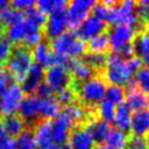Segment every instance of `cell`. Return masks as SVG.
<instances>
[{
  "mask_svg": "<svg viewBox=\"0 0 149 149\" xmlns=\"http://www.w3.org/2000/svg\"><path fill=\"white\" fill-rule=\"evenodd\" d=\"M135 74V71L130 68L127 59L122 58L118 54H111L106 56L104 64L105 79L112 85H127Z\"/></svg>",
  "mask_w": 149,
  "mask_h": 149,
  "instance_id": "1",
  "label": "cell"
},
{
  "mask_svg": "<svg viewBox=\"0 0 149 149\" xmlns=\"http://www.w3.org/2000/svg\"><path fill=\"white\" fill-rule=\"evenodd\" d=\"M52 51L70 58H78L86 51L85 41L79 37L77 31L66 30L51 41Z\"/></svg>",
  "mask_w": 149,
  "mask_h": 149,
  "instance_id": "2",
  "label": "cell"
},
{
  "mask_svg": "<svg viewBox=\"0 0 149 149\" xmlns=\"http://www.w3.org/2000/svg\"><path fill=\"white\" fill-rule=\"evenodd\" d=\"M33 56L29 48L19 45L13 49L12 55L6 62V69L14 80H22L33 64Z\"/></svg>",
  "mask_w": 149,
  "mask_h": 149,
  "instance_id": "3",
  "label": "cell"
},
{
  "mask_svg": "<svg viewBox=\"0 0 149 149\" xmlns=\"http://www.w3.org/2000/svg\"><path fill=\"white\" fill-rule=\"evenodd\" d=\"M106 81L99 76H93L90 79L81 81L78 85L77 93L79 99L86 105H98L105 99Z\"/></svg>",
  "mask_w": 149,
  "mask_h": 149,
  "instance_id": "4",
  "label": "cell"
},
{
  "mask_svg": "<svg viewBox=\"0 0 149 149\" xmlns=\"http://www.w3.org/2000/svg\"><path fill=\"white\" fill-rule=\"evenodd\" d=\"M109 21L114 24H126L134 27L139 23V15L136 13V3L132 0L114 2L111 9Z\"/></svg>",
  "mask_w": 149,
  "mask_h": 149,
  "instance_id": "5",
  "label": "cell"
},
{
  "mask_svg": "<svg viewBox=\"0 0 149 149\" xmlns=\"http://www.w3.org/2000/svg\"><path fill=\"white\" fill-rule=\"evenodd\" d=\"M108 44L114 54H119L125 47L133 44L135 40V28L126 24H114L108 34Z\"/></svg>",
  "mask_w": 149,
  "mask_h": 149,
  "instance_id": "6",
  "label": "cell"
},
{
  "mask_svg": "<svg viewBox=\"0 0 149 149\" xmlns=\"http://www.w3.org/2000/svg\"><path fill=\"white\" fill-rule=\"evenodd\" d=\"M71 81V72L63 66L51 65L44 71V83H47L54 92H59L61 90L70 87Z\"/></svg>",
  "mask_w": 149,
  "mask_h": 149,
  "instance_id": "7",
  "label": "cell"
},
{
  "mask_svg": "<svg viewBox=\"0 0 149 149\" xmlns=\"http://www.w3.org/2000/svg\"><path fill=\"white\" fill-rule=\"evenodd\" d=\"M24 98V92L19 84L10 85L3 93L0 94V113L5 115L16 114L21 101Z\"/></svg>",
  "mask_w": 149,
  "mask_h": 149,
  "instance_id": "8",
  "label": "cell"
},
{
  "mask_svg": "<svg viewBox=\"0 0 149 149\" xmlns=\"http://www.w3.org/2000/svg\"><path fill=\"white\" fill-rule=\"evenodd\" d=\"M94 2L92 0H72L65 8L68 23L72 28H77L92 10Z\"/></svg>",
  "mask_w": 149,
  "mask_h": 149,
  "instance_id": "9",
  "label": "cell"
},
{
  "mask_svg": "<svg viewBox=\"0 0 149 149\" xmlns=\"http://www.w3.org/2000/svg\"><path fill=\"white\" fill-rule=\"evenodd\" d=\"M68 19L65 9L56 10L47 16L44 23V34L47 37L54 40L68 30Z\"/></svg>",
  "mask_w": 149,
  "mask_h": 149,
  "instance_id": "10",
  "label": "cell"
},
{
  "mask_svg": "<svg viewBox=\"0 0 149 149\" xmlns=\"http://www.w3.org/2000/svg\"><path fill=\"white\" fill-rule=\"evenodd\" d=\"M44 68L37 63H33L30 69L28 70L24 78L21 80V88L24 93L34 94L36 93L40 84L44 80Z\"/></svg>",
  "mask_w": 149,
  "mask_h": 149,
  "instance_id": "11",
  "label": "cell"
},
{
  "mask_svg": "<svg viewBox=\"0 0 149 149\" xmlns=\"http://www.w3.org/2000/svg\"><path fill=\"white\" fill-rule=\"evenodd\" d=\"M127 87L128 91L125 95V104L134 112L147 109L149 107V97L136 87L135 81L133 79L127 84Z\"/></svg>",
  "mask_w": 149,
  "mask_h": 149,
  "instance_id": "12",
  "label": "cell"
},
{
  "mask_svg": "<svg viewBox=\"0 0 149 149\" xmlns=\"http://www.w3.org/2000/svg\"><path fill=\"white\" fill-rule=\"evenodd\" d=\"M106 28V22L98 19L94 15H88L78 27L77 34L81 40H91L92 37L102 34Z\"/></svg>",
  "mask_w": 149,
  "mask_h": 149,
  "instance_id": "13",
  "label": "cell"
},
{
  "mask_svg": "<svg viewBox=\"0 0 149 149\" xmlns=\"http://www.w3.org/2000/svg\"><path fill=\"white\" fill-rule=\"evenodd\" d=\"M50 123H51L52 143L54 144H65L73 125L61 113L55 119L50 120Z\"/></svg>",
  "mask_w": 149,
  "mask_h": 149,
  "instance_id": "14",
  "label": "cell"
},
{
  "mask_svg": "<svg viewBox=\"0 0 149 149\" xmlns=\"http://www.w3.org/2000/svg\"><path fill=\"white\" fill-rule=\"evenodd\" d=\"M70 149H94L95 141L86 127L74 128L69 135Z\"/></svg>",
  "mask_w": 149,
  "mask_h": 149,
  "instance_id": "15",
  "label": "cell"
},
{
  "mask_svg": "<svg viewBox=\"0 0 149 149\" xmlns=\"http://www.w3.org/2000/svg\"><path fill=\"white\" fill-rule=\"evenodd\" d=\"M35 29H40V28L33 26L30 22H28V21L23 17L21 21L16 22V23H14V24L8 26V28H7V30H6V33H7V36H6V37H7L12 43H13V42H16V43L22 42V43H23L26 36H27L31 30H35Z\"/></svg>",
  "mask_w": 149,
  "mask_h": 149,
  "instance_id": "16",
  "label": "cell"
},
{
  "mask_svg": "<svg viewBox=\"0 0 149 149\" xmlns=\"http://www.w3.org/2000/svg\"><path fill=\"white\" fill-rule=\"evenodd\" d=\"M34 137L37 147L49 149L52 143V136H51V123L50 120H42L40 121L35 128H34Z\"/></svg>",
  "mask_w": 149,
  "mask_h": 149,
  "instance_id": "17",
  "label": "cell"
},
{
  "mask_svg": "<svg viewBox=\"0 0 149 149\" xmlns=\"http://www.w3.org/2000/svg\"><path fill=\"white\" fill-rule=\"evenodd\" d=\"M129 129L135 136H146L149 134V109L133 112Z\"/></svg>",
  "mask_w": 149,
  "mask_h": 149,
  "instance_id": "18",
  "label": "cell"
},
{
  "mask_svg": "<svg viewBox=\"0 0 149 149\" xmlns=\"http://www.w3.org/2000/svg\"><path fill=\"white\" fill-rule=\"evenodd\" d=\"M38 101L40 98L35 94H28L24 97L17 111L20 116L23 120H34L38 118Z\"/></svg>",
  "mask_w": 149,
  "mask_h": 149,
  "instance_id": "19",
  "label": "cell"
},
{
  "mask_svg": "<svg viewBox=\"0 0 149 149\" xmlns=\"http://www.w3.org/2000/svg\"><path fill=\"white\" fill-rule=\"evenodd\" d=\"M61 113V105L56 98H44L38 101V116L43 120H52Z\"/></svg>",
  "mask_w": 149,
  "mask_h": 149,
  "instance_id": "20",
  "label": "cell"
},
{
  "mask_svg": "<svg viewBox=\"0 0 149 149\" xmlns=\"http://www.w3.org/2000/svg\"><path fill=\"white\" fill-rule=\"evenodd\" d=\"M132 116H133V111L125 102H122V104L116 106L115 113H114V118H113L112 122H114L115 128L127 132L129 129V127H130Z\"/></svg>",
  "mask_w": 149,
  "mask_h": 149,
  "instance_id": "21",
  "label": "cell"
},
{
  "mask_svg": "<svg viewBox=\"0 0 149 149\" xmlns=\"http://www.w3.org/2000/svg\"><path fill=\"white\" fill-rule=\"evenodd\" d=\"M1 126L5 130V133L9 136H17L20 133L24 130L26 123L24 120L17 115V114H12V115H5Z\"/></svg>",
  "mask_w": 149,
  "mask_h": 149,
  "instance_id": "22",
  "label": "cell"
},
{
  "mask_svg": "<svg viewBox=\"0 0 149 149\" xmlns=\"http://www.w3.org/2000/svg\"><path fill=\"white\" fill-rule=\"evenodd\" d=\"M31 56H33V59H35V63L40 64L43 68L51 65L52 51L45 41H41L38 44L33 47Z\"/></svg>",
  "mask_w": 149,
  "mask_h": 149,
  "instance_id": "23",
  "label": "cell"
},
{
  "mask_svg": "<svg viewBox=\"0 0 149 149\" xmlns=\"http://www.w3.org/2000/svg\"><path fill=\"white\" fill-rule=\"evenodd\" d=\"M86 128L88 129V132L91 133V135L93 136L95 142H105L106 137L111 130V126L109 123L100 120V119H93L90 120L86 125Z\"/></svg>",
  "mask_w": 149,
  "mask_h": 149,
  "instance_id": "24",
  "label": "cell"
},
{
  "mask_svg": "<svg viewBox=\"0 0 149 149\" xmlns=\"http://www.w3.org/2000/svg\"><path fill=\"white\" fill-rule=\"evenodd\" d=\"M61 114H63L73 126L84 121L88 114V112L79 104L77 102H72L70 105H66L62 111Z\"/></svg>",
  "mask_w": 149,
  "mask_h": 149,
  "instance_id": "25",
  "label": "cell"
},
{
  "mask_svg": "<svg viewBox=\"0 0 149 149\" xmlns=\"http://www.w3.org/2000/svg\"><path fill=\"white\" fill-rule=\"evenodd\" d=\"M105 143L114 149H126L129 143V136L125 130L118 128H111Z\"/></svg>",
  "mask_w": 149,
  "mask_h": 149,
  "instance_id": "26",
  "label": "cell"
},
{
  "mask_svg": "<svg viewBox=\"0 0 149 149\" xmlns=\"http://www.w3.org/2000/svg\"><path fill=\"white\" fill-rule=\"evenodd\" d=\"M133 47L137 57H140L142 63H144V66L149 68V36L144 33L139 34L135 36Z\"/></svg>",
  "mask_w": 149,
  "mask_h": 149,
  "instance_id": "27",
  "label": "cell"
},
{
  "mask_svg": "<svg viewBox=\"0 0 149 149\" xmlns=\"http://www.w3.org/2000/svg\"><path fill=\"white\" fill-rule=\"evenodd\" d=\"M70 72L72 73L71 76H73L77 80H79L81 83V81H85V80L90 79L91 77H93L94 70L91 66H88L84 61H79L78 58H76L70 69Z\"/></svg>",
  "mask_w": 149,
  "mask_h": 149,
  "instance_id": "28",
  "label": "cell"
},
{
  "mask_svg": "<svg viewBox=\"0 0 149 149\" xmlns=\"http://www.w3.org/2000/svg\"><path fill=\"white\" fill-rule=\"evenodd\" d=\"M125 95H126V92H125V88L122 86H120V85H112V84L106 86L105 99L111 101V102H113L115 106L123 102Z\"/></svg>",
  "mask_w": 149,
  "mask_h": 149,
  "instance_id": "29",
  "label": "cell"
},
{
  "mask_svg": "<svg viewBox=\"0 0 149 149\" xmlns=\"http://www.w3.org/2000/svg\"><path fill=\"white\" fill-rule=\"evenodd\" d=\"M35 7L47 15L59 9H65L66 2L64 0H38L35 3Z\"/></svg>",
  "mask_w": 149,
  "mask_h": 149,
  "instance_id": "30",
  "label": "cell"
},
{
  "mask_svg": "<svg viewBox=\"0 0 149 149\" xmlns=\"http://www.w3.org/2000/svg\"><path fill=\"white\" fill-rule=\"evenodd\" d=\"M115 108L116 106L106 100V99H102L99 104H98V107H97V112H98V115L100 118V120L109 123L113 121V118H114V113H115Z\"/></svg>",
  "mask_w": 149,
  "mask_h": 149,
  "instance_id": "31",
  "label": "cell"
},
{
  "mask_svg": "<svg viewBox=\"0 0 149 149\" xmlns=\"http://www.w3.org/2000/svg\"><path fill=\"white\" fill-rule=\"evenodd\" d=\"M36 142L31 130L24 129L15 139V149H35Z\"/></svg>",
  "mask_w": 149,
  "mask_h": 149,
  "instance_id": "32",
  "label": "cell"
},
{
  "mask_svg": "<svg viewBox=\"0 0 149 149\" xmlns=\"http://www.w3.org/2000/svg\"><path fill=\"white\" fill-rule=\"evenodd\" d=\"M108 48H109L108 37H107V34H105V33L99 34V35L92 37L91 40H88V49H90V52L104 54Z\"/></svg>",
  "mask_w": 149,
  "mask_h": 149,
  "instance_id": "33",
  "label": "cell"
},
{
  "mask_svg": "<svg viewBox=\"0 0 149 149\" xmlns=\"http://www.w3.org/2000/svg\"><path fill=\"white\" fill-rule=\"evenodd\" d=\"M134 76L136 87L149 97V68L141 66Z\"/></svg>",
  "mask_w": 149,
  "mask_h": 149,
  "instance_id": "34",
  "label": "cell"
},
{
  "mask_svg": "<svg viewBox=\"0 0 149 149\" xmlns=\"http://www.w3.org/2000/svg\"><path fill=\"white\" fill-rule=\"evenodd\" d=\"M22 19H23V13L15 9L13 6H9L0 12V21L7 26L14 24V23L21 21Z\"/></svg>",
  "mask_w": 149,
  "mask_h": 149,
  "instance_id": "35",
  "label": "cell"
},
{
  "mask_svg": "<svg viewBox=\"0 0 149 149\" xmlns=\"http://www.w3.org/2000/svg\"><path fill=\"white\" fill-rule=\"evenodd\" d=\"M114 5L113 1H101V2H97L93 5L92 7V12L94 16H97L98 19L102 20L104 22L109 21L111 17V9L112 6Z\"/></svg>",
  "mask_w": 149,
  "mask_h": 149,
  "instance_id": "36",
  "label": "cell"
},
{
  "mask_svg": "<svg viewBox=\"0 0 149 149\" xmlns=\"http://www.w3.org/2000/svg\"><path fill=\"white\" fill-rule=\"evenodd\" d=\"M24 19H26L28 22H30L33 26H35V27H37V28L41 29V27L44 26V23H45L47 15H45L43 12H41L38 8L34 7V8H31L30 10L27 12V15H26Z\"/></svg>",
  "mask_w": 149,
  "mask_h": 149,
  "instance_id": "37",
  "label": "cell"
},
{
  "mask_svg": "<svg viewBox=\"0 0 149 149\" xmlns=\"http://www.w3.org/2000/svg\"><path fill=\"white\" fill-rule=\"evenodd\" d=\"M105 59H106V56H105L104 54L87 52V54L84 56V62H85L88 66H91L93 70L104 66V64H105Z\"/></svg>",
  "mask_w": 149,
  "mask_h": 149,
  "instance_id": "38",
  "label": "cell"
},
{
  "mask_svg": "<svg viewBox=\"0 0 149 149\" xmlns=\"http://www.w3.org/2000/svg\"><path fill=\"white\" fill-rule=\"evenodd\" d=\"M13 43L5 36H0V64L6 63L13 52Z\"/></svg>",
  "mask_w": 149,
  "mask_h": 149,
  "instance_id": "39",
  "label": "cell"
},
{
  "mask_svg": "<svg viewBox=\"0 0 149 149\" xmlns=\"http://www.w3.org/2000/svg\"><path fill=\"white\" fill-rule=\"evenodd\" d=\"M74 98H76V92L73 91L72 87H66L64 90H61L59 92H57V101L63 105H70L72 102H74Z\"/></svg>",
  "mask_w": 149,
  "mask_h": 149,
  "instance_id": "40",
  "label": "cell"
},
{
  "mask_svg": "<svg viewBox=\"0 0 149 149\" xmlns=\"http://www.w3.org/2000/svg\"><path fill=\"white\" fill-rule=\"evenodd\" d=\"M13 84H14V79L8 72V70L5 66L0 65V94L3 93Z\"/></svg>",
  "mask_w": 149,
  "mask_h": 149,
  "instance_id": "41",
  "label": "cell"
},
{
  "mask_svg": "<svg viewBox=\"0 0 149 149\" xmlns=\"http://www.w3.org/2000/svg\"><path fill=\"white\" fill-rule=\"evenodd\" d=\"M0 149H15V139L7 135L0 122Z\"/></svg>",
  "mask_w": 149,
  "mask_h": 149,
  "instance_id": "42",
  "label": "cell"
},
{
  "mask_svg": "<svg viewBox=\"0 0 149 149\" xmlns=\"http://www.w3.org/2000/svg\"><path fill=\"white\" fill-rule=\"evenodd\" d=\"M128 146L129 149H148L149 148V140L146 136H133L129 139Z\"/></svg>",
  "mask_w": 149,
  "mask_h": 149,
  "instance_id": "43",
  "label": "cell"
},
{
  "mask_svg": "<svg viewBox=\"0 0 149 149\" xmlns=\"http://www.w3.org/2000/svg\"><path fill=\"white\" fill-rule=\"evenodd\" d=\"M10 5H13V7L20 12H28L31 8L35 7V1L33 0H14Z\"/></svg>",
  "mask_w": 149,
  "mask_h": 149,
  "instance_id": "44",
  "label": "cell"
},
{
  "mask_svg": "<svg viewBox=\"0 0 149 149\" xmlns=\"http://www.w3.org/2000/svg\"><path fill=\"white\" fill-rule=\"evenodd\" d=\"M136 13L143 19H149V0H142L136 5Z\"/></svg>",
  "mask_w": 149,
  "mask_h": 149,
  "instance_id": "45",
  "label": "cell"
},
{
  "mask_svg": "<svg viewBox=\"0 0 149 149\" xmlns=\"http://www.w3.org/2000/svg\"><path fill=\"white\" fill-rule=\"evenodd\" d=\"M36 93H37V97H38V98L44 99V98H51L54 91H52V90L49 87V85H48L47 83H44V80H43V81L40 84V86H38L37 91H36Z\"/></svg>",
  "mask_w": 149,
  "mask_h": 149,
  "instance_id": "46",
  "label": "cell"
},
{
  "mask_svg": "<svg viewBox=\"0 0 149 149\" xmlns=\"http://www.w3.org/2000/svg\"><path fill=\"white\" fill-rule=\"evenodd\" d=\"M9 6H10V2L8 0H0V12L3 10L5 8L9 7Z\"/></svg>",
  "mask_w": 149,
  "mask_h": 149,
  "instance_id": "47",
  "label": "cell"
},
{
  "mask_svg": "<svg viewBox=\"0 0 149 149\" xmlns=\"http://www.w3.org/2000/svg\"><path fill=\"white\" fill-rule=\"evenodd\" d=\"M49 149H70L68 144H54Z\"/></svg>",
  "mask_w": 149,
  "mask_h": 149,
  "instance_id": "48",
  "label": "cell"
},
{
  "mask_svg": "<svg viewBox=\"0 0 149 149\" xmlns=\"http://www.w3.org/2000/svg\"><path fill=\"white\" fill-rule=\"evenodd\" d=\"M97 149H114V148H112V147H109V146H107L106 143H104V144H100Z\"/></svg>",
  "mask_w": 149,
  "mask_h": 149,
  "instance_id": "49",
  "label": "cell"
},
{
  "mask_svg": "<svg viewBox=\"0 0 149 149\" xmlns=\"http://www.w3.org/2000/svg\"><path fill=\"white\" fill-rule=\"evenodd\" d=\"M3 31H5V24H3V23L0 21V36H2Z\"/></svg>",
  "mask_w": 149,
  "mask_h": 149,
  "instance_id": "50",
  "label": "cell"
},
{
  "mask_svg": "<svg viewBox=\"0 0 149 149\" xmlns=\"http://www.w3.org/2000/svg\"><path fill=\"white\" fill-rule=\"evenodd\" d=\"M144 34H147V35L149 36V23L146 26V31H144Z\"/></svg>",
  "mask_w": 149,
  "mask_h": 149,
  "instance_id": "51",
  "label": "cell"
},
{
  "mask_svg": "<svg viewBox=\"0 0 149 149\" xmlns=\"http://www.w3.org/2000/svg\"><path fill=\"white\" fill-rule=\"evenodd\" d=\"M35 149H44V148H41V147H36Z\"/></svg>",
  "mask_w": 149,
  "mask_h": 149,
  "instance_id": "52",
  "label": "cell"
}]
</instances>
